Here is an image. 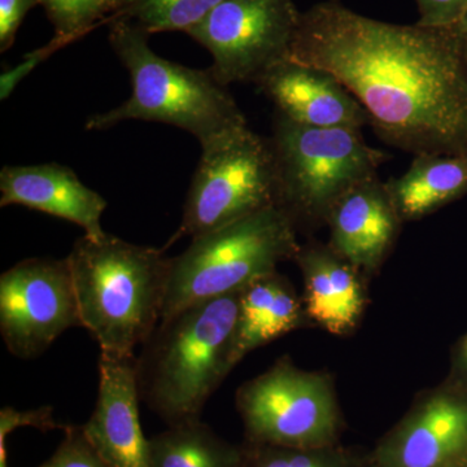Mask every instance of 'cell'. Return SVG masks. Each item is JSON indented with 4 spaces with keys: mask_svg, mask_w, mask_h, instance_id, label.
<instances>
[{
    "mask_svg": "<svg viewBox=\"0 0 467 467\" xmlns=\"http://www.w3.org/2000/svg\"><path fill=\"white\" fill-rule=\"evenodd\" d=\"M290 57L337 77L389 146L414 156H467V52L460 23L396 26L328 0L300 15Z\"/></svg>",
    "mask_w": 467,
    "mask_h": 467,
    "instance_id": "6da1fadb",
    "label": "cell"
},
{
    "mask_svg": "<svg viewBox=\"0 0 467 467\" xmlns=\"http://www.w3.org/2000/svg\"><path fill=\"white\" fill-rule=\"evenodd\" d=\"M67 259L82 327L100 352L133 356L161 319L171 257L106 233L77 239Z\"/></svg>",
    "mask_w": 467,
    "mask_h": 467,
    "instance_id": "7a4b0ae2",
    "label": "cell"
},
{
    "mask_svg": "<svg viewBox=\"0 0 467 467\" xmlns=\"http://www.w3.org/2000/svg\"><path fill=\"white\" fill-rule=\"evenodd\" d=\"M242 290L161 319L137 358L140 401L168 427L202 420L227 374Z\"/></svg>",
    "mask_w": 467,
    "mask_h": 467,
    "instance_id": "3957f363",
    "label": "cell"
},
{
    "mask_svg": "<svg viewBox=\"0 0 467 467\" xmlns=\"http://www.w3.org/2000/svg\"><path fill=\"white\" fill-rule=\"evenodd\" d=\"M149 36L133 21H110L109 43L130 75L131 95L121 106L88 117V130H107L129 119L161 122L186 130L205 146L248 126L227 86L211 70L159 57Z\"/></svg>",
    "mask_w": 467,
    "mask_h": 467,
    "instance_id": "277c9868",
    "label": "cell"
},
{
    "mask_svg": "<svg viewBox=\"0 0 467 467\" xmlns=\"http://www.w3.org/2000/svg\"><path fill=\"white\" fill-rule=\"evenodd\" d=\"M269 142L275 165V207L295 229L327 223L344 193L378 175L389 159L383 150L368 146L359 130L301 125L276 110Z\"/></svg>",
    "mask_w": 467,
    "mask_h": 467,
    "instance_id": "5b68a950",
    "label": "cell"
},
{
    "mask_svg": "<svg viewBox=\"0 0 467 467\" xmlns=\"http://www.w3.org/2000/svg\"><path fill=\"white\" fill-rule=\"evenodd\" d=\"M299 248L294 223L278 207L192 239L186 251L171 257L161 319L192 304L242 290L275 273L281 261L295 259Z\"/></svg>",
    "mask_w": 467,
    "mask_h": 467,
    "instance_id": "8992f818",
    "label": "cell"
},
{
    "mask_svg": "<svg viewBox=\"0 0 467 467\" xmlns=\"http://www.w3.org/2000/svg\"><path fill=\"white\" fill-rule=\"evenodd\" d=\"M275 207V165L269 138L248 126L202 146L182 221L168 245L198 238Z\"/></svg>",
    "mask_w": 467,
    "mask_h": 467,
    "instance_id": "52a82bcc",
    "label": "cell"
},
{
    "mask_svg": "<svg viewBox=\"0 0 467 467\" xmlns=\"http://www.w3.org/2000/svg\"><path fill=\"white\" fill-rule=\"evenodd\" d=\"M235 401L244 441L294 448L339 444L342 417L328 380L288 358L243 384Z\"/></svg>",
    "mask_w": 467,
    "mask_h": 467,
    "instance_id": "ba28073f",
    "label": "cell"
},
{
    "mask_svg": "<svg viewBox=\"0 0 467 467\" xmlns=\"http://www.w3.org/2000/svg\"><path fill=\"white\" fill-rule=\"evenodd\" d=\"M300 15L292 0H223L187 34L212 55L221 84H256L290 57Z\"/></svg>",
    "mask_w": 467,
    "mask_h": 467,
    "instance_id": "9c48e42d",
    "label": "cell"
},
{
    "mask_svg": "<svg viewBox=\"0 0 467 467\" xmlns=\"http://www.w3.org/2000/svg\"><path fill=\"white\" fill-rule=\"evenodd\" d=\"M81 326L67 259L20 261L0 276V334L15 358L32 359Z\"/></svg>",
    "mask_w": 467,
    "mask_h": 467,
    "instance_id": "30bf717a",
    "label": "cell"
},
{
    "mask_svg": "<svg viewBox=\"0 0 467 467\" xmlns=\"http://www.w3.org/2000/svg\"><path fill=\"white\" fill-rule=\"evenodd\" d=\"M368 461L370 467H467V389L454 383L426 398Z\"/></svg>",
    "mask_w": 467,
    "mask_h": 467,
    "instance_id": "8fae6325",
    "label": "cell"
},
{
    "mask_svg": "<svg viewBox=\"0 0 467 467\" xmlns=\"http://www.w3.org/2000/svg\"><path fill=\"white\" fill-rule=\"evenodd\" d=\"M97 407L82 426L109 467H150L149 439L140 420L137 356L100 352Z\"/></svg>",
    "mask_w": 467,
    "mask_h": 467,
    "instance_id": "7c38bea8",
    "label": "cell"
},
{
    "mask_svg": "<svg viewBox=\"0 0 467 467\" xmlns=\"http://www.w3.org/2000/svg\"><path fill=\"white\" fill-rule=\"evenodd\" d=\"M276 112L297 124L359 130L370 125L367 110L334 75L288 57L257 79Z\"/></svg>",
    "mask_w": 467,
    "mask_h": 467,
    "instance_id": "4fadbf2b",
    "label": "cell"
},
{
    "mask_svg": "<svg viewBox=\"0 0 467 467\" xmlns=\"http://www.w3.org/2000/svg\"><path fill=\"white\" fill-rule=\"evenodd\" d=\"M0 207L21 205L43 212L76 223L91 238L106 234L101 216L107 202L66 165L5 167L0 171Z\"/></svg>",
    "mask_w": 467,
    "mask_h": 467,
    "instance_id": "5bb4252c",
    "label": "cell"
},
{
    "mask_svg": "<svg viewBox=\"0 0 467 467\" xmlns=\"http://www.w3.org/2000/svg\"><path fill=\"white\" fill-rule=\"evenodd\" d=\"M401 218L378 175L362 181L334 205L331 248L356 269L374 270L391 250Z\"/></svg>",
    "mask_w": 467,
    "mask_h": 467,
    "instance_id": "9a60e30c",
    "label": "cell"
},
{
    "mask_svg": "<svg viewBox=\"0 0 467 467\" xmlns=\"http://www.w3.org/2000/svg\"><path fill=\"white\" fill-rule=\"evenodd\" d=\"M295 260L306 279V304L310 318L331 334L348 333L364 309V291L358 270L333 248L300 247Z\"/></svg>",
    "mask_w": 467,
    "mask_h": 467,
    "instance_id": "2e32d148",
    "label": "cell"
},
{
    "mask_svg": "<svg viewBox=\"0 0 467 467\" xmlns=\"http://www.w3.org/2000/svg\"><path fill=\"white\" fill-rule=\"evenodd\" d=\"M303 321V306L287 279L276 272L254 279L242 288L227 358L229 371L251 350L300 327Z\"/></svg>",
    "mask_w": 467,
    "mask_h": 467,
    "instance_id": "e0dca14e",
    "label": "cell"
},
{
    "mask_svg": "<svg viewBox=\"0 0 467 467\" xmlns=\"http://www.w3.org/2000/svg\"><path fill=\"white\" fill-rule=\"evenodd\" d=\"M384 186L401 221L420 220L466 195L467 156H414L408 171Z\"/></svg>",
    "mask_w": 467,
    "mask_h": 467,
    "instance_id": "ac0fdd59",
    "label": "cell"
},
{
    "mask_svg": "<svg viewBox=\"0 0 467 467\" xmlns=\"http://www.w3.org/2000/svg\"><path fill=\"white\" fill-rule=\"evenodd\" d=\"M149 459L150 467H241L242 447L198 420L149 439Z\"/></svg>",
    "mask_w": 467,
    "mask_h": 467,
    "instance_id": "d6986e66",
    "label": "cell"
},
{
    "mask_svg": "<svg viewBox=\"0 0 467 467\" xmlns=\"http://www.w3.org/2000/svg\"><path fill=\"white\" fill-rule=\"evenodd\" d=\"M241 447V467H370L368 454L340 444L294 448L244 441Z\"/></svg>",
    "mask_w": 467,
    "mask_h": 467,
    "instance_id": "ffe728a7",
    "label": "cell"
},
{
    "mask_svg": "<svg viewBox=\"0 0 467 467\" xmlns=\"http://www.w3.org/2000/svg\"><path fill=\"white\" fill-rule=\"evenodd\" d=\"M223 0H126L115 18L133 21L144 32H189ZM113 18V20H115Z\"/></svg>",
    "mask_w": 467,
    "mask_h": 467,
    "instance_id": "44dd1931",
    "label": "cell"
},
{
    "mask_svg": "<svg viewBox=\"0 0 467 467\" xmlns=\"http://www.w3.org/2000/svg\"><path fill=\"white\" fill-rule=\"evenodd\" d=\"M126 0H41L55 36L78 41L101 24L110 23Z\"/></svg>",
    "mask_w": 467,
    "mask_h": 467,
    "instance_id": "7402d4cb",
    "label": "cell"
},
{
    "mask_svg": "<svg viewBox=\"0 0 467 467\" xmlns=\"http://www.w3.org/2000/svg\"><path fill=\"white\" fill-rule=\"evenodd\" d=\"M18 427H34L42 432L66 429L54 417V408L45 407L21 411L11 407L0 410V467H8L7 438Z\"/></svg>",
    "mask_w": 467,
    "mask_h": 467,
    "instance_id": "603a6c76",
    "label": "cell"
},
{
    "mask_svg": "<svg viewBox=\"0 0 467 467\" xmlns=\"http://www.w3.org/2000/svg\"><path fill=\"white\" fill-rule=\"evenodd\" d=\"M63 431L57 450L38 467H109L86 439L82 426L67 425Z\"/></svg>",
    "mask_w": 467,
    "mask_h": 467,
    "instance_id": "cb8c5ba5",
    "label": "cell"
},
{
    "mask_svg": "<svg viewBox=\"0 0 467 467\" xmlns=\"http://www.w3.org/2000/svg\"><path fill=\"white\" fill-rule=\"evenodd\" d=\"M73 42H76L75 39L55 36L47 45L26 55L24 60L21 61L17 67L3 72L2 76H0V99H8L9 95H11L15 88H16V86L32 72L34 67H38L39 64L47 60L55 52L61 50V48L66 47V46Z\"/></svg>",
    "mask_w": 467,
    "mask_h": 467,
    "instance_id": "d4e9b609",
    "label": "cell"
},
{
    "mask_svg": "<svg viewBox=\"0 0 467 467\" xmlns=\"http://www.w3.org/2000/svg\"><path fill=\"white\" fill-rule=\"evenodd\" d=\"M422 26H450L459 24L467 9V0H417Z\"/></svg>",
    "mask_w": 467,
    "mask_h": 467,
    "instance_id": "484cf974",
    "label": "cell"
},
{
    "mask_svg": "<svg viewBox=\"0 0 467 467\" xmlns=\"http://www.w3.org/2000/svg\"><path fill=\"white\" fill-rule=\"evenodd\" d=\"M36 5H41V0H0V51L14 46L18 27Z\"/></svg>",
    "mask_w": 467,
    "mask_h": 467,
    "instance_id": "4316f807",
    "label": "cell"
},
{
    "mask_svg": "<svg viewBox=\"0 0 467 467\" xmlns=\"http://www.w3.org/2000/svg\"><path fill=\"white\" fill-rule=\"evenodd\" d=\"M454 368H456V384L467 389V335L457 349Z\"/></svg>",
    "mask_w": 467,
    "mask_h": 467,
    "instance_id": "83f0119b",
    "label": "cell"
},
{
    "mask_svg": "<svg viewBox=\"0 0 467 467\" xmlns=\"http://www.w3.org/2000/svg\"><path fill=\"white\" fill-rule=\"evenodd\" d=\"M461 29H462L463 39H465L466 52H467V9L465 14H463L462 18L460 21Z\"/></svg>",
    "mask_w": 467,
    "mask_h": 467,
    "instance_id": "f1b7e54d",
    "label": "cell"
},
{
    "mask_svg": "<svg viewBox=\"0 0 467 467\" xmlns=\"http://www.w3.org/2000/svg\"><path fill=\"white\" fill-rule=\"evenodd\" d=\"M333 2H339V0H333Z\"/></svg>",
    "mask_w": 467,
    "mask_h": 467,
    "instance_id": "f546056e",
    "label": "cell"
}]
</instances>
